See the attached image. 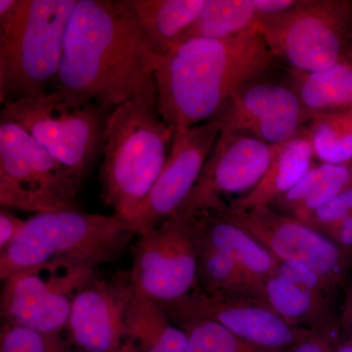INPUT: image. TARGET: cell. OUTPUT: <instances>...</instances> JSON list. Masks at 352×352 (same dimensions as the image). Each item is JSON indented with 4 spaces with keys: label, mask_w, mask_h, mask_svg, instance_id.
<instances>
[{
    "label": "cell",
    "mask_w": 352,
    "mask_h": 352,
    "mask_svg": "<svg viewBox=\"0 0 352 352\" xmlns=\"http://www.w3.org/2000/svg\"><path fill=\"white\" fill-rule=\"evenodd\" d=\"M156 61L124 0H78L51 88L115 109L157 95Z\"/></svg>",
    "instance_id": "obj_1"
},
{
    "label": "cell",
    "mask_w": 352,
    "mask_h": 352,
    "mask_svg": "<svg viewBox=\"0 0 352 352\" xmlns=\"http://www.w3.org/2000/svg\"><path fill=\"white\" fill-rule=\"evenodd\" d=\"M275 60L258 29L230 38L178 44L157 58L160 115L173 134L207 122L240 88L267 76Z\"/></svg>",
    "instance_id": "obj_2"
},
{
    "label": "cell",
    "mask_w": 352,
    "mask_h": 352,
    "mask_svg": "<svg viewBox=\"0 0 352 352\" xmlns=\"http://www.w3.org/2000/svg\"><path fill=\"white\" fill-rule=\"evenodd\" d=\"M173 138L160 115L157 95L122 104L109 118L101 199L129 227L163 170Z\"/></svg>",
    "instance_id": "obj_3"
},
{
    "label": "cell",
    "mask_w": 352,
    "mask_h": 352,
    "mask_svg": "<svg viewBox=\"0 0 352 352\" xmlns=\"http://www.w3.org/2000/svg\"><path fill=\"white\" fill-rule=\"evenodd\" d=\"M78 0H18L0 18V103L43 94L56 80Z\"/></svg>",
    "instance_id": "obj_4"
},
{
    "label": "cell",
    "mask_w": 352,
    "mask_h": 352,
    "mask_svg": "<svg viewBox=\"0 0 352 352\" xmlns=\"http://www.w3.org/2000/svg\"><path fill=\"white\" fill-rule=\"evenodd\" d=\"M134 235L115 214L78 210L38 214L25 220L19 237L0 252V279L52 261L96 270L119 258Z\"/></svg>",
    "instance_id": "obj_5"
},
{
    "label": "cell",
    "mask_w": 352,
    "mask_h": 352,
    "mask_svg": "<svg viewBox=\"0 0 352 352\" xmlns=\"http://www.w3.org/2000/svg\"><path fill=\"white\" fill-rule=\"evenodd\" d=\"M113 110L50 88L2 106L0 118L19 124L83 184L103 155Z\"/></svg>",
    "instance_id": "obj_6"
},
{
    "label": "cell",
    "mask_w": 352,
    "mask_h": 352,
    "mask_svg": "<svg viewBox=\"0 0 352 352\" xmlns=\"http://www.w3.org/2000/svg\"><path fill=\"white\" fill-rule=\"evenodd\" d=\"M258 30L289 69L323 71L346 59L352 46V1L302 0L287 12L261 18Z\"/></svg>",
    "instance_id": "obj_7"
},
{
    "label": "cell",
    "mask_w": 352,
    "mask_h": 352,
    "mask_svg": "<svg viewBox=\"0 0 352 352\" xmlns=\"http://www.w3.org/2000/svg\"><path fill=\"white\" fill-rule=\"evenodd\" d=\"M82 183L13 120L0 118V205L34 214L78 210Z\"/></svg>",
    "instance_id": "obj_8"
},
{
    "label": "cell",
    "mask_w": 352,
    "mask_h": 352,
    "mask_svg": "<svg viewBox=\"0 0 352 352\" xmlns=\"http://www.w3.org/2000/svg\"><path fill=\"white\" fill-rule=\"evenodd\" d=\"M201 212L179 210L138 235L129 278L157 303L180 300L198 287Z\"/></svg>",
    "instance_id": "obj_9"
},
{
    "label": "cell",
    "mask_w": 352,
    "mask_h": 352,
    "mask_svg": "<svg viewBox=\"0 0 352 352\" xmlns=\"http://www.w3.org/2000/svg\"><path fill=\"white\" fill-rule=\"evenodd\" d=\"M96 278L94 268L62 261L17 271L2 281V322L38 332L61 333L76 294Z\"/></svg>",
    "instance_id": "obj_10"
},
{
    "label": "cell",
    "mask_w": 352,
    "mask_h": 352,
    "mask_svg": "<svg viewBox=\"0 0 352 352\" xmlns=\"http://www.w3.org/2000/svg\"><path fill=\"white\" fill-rule=\"evenodd\" d=\"M226 212L279 263L300 264L336 287L344 281L352 252L300 220L270 206L238 210L228 205Z\"/></svg>",
    "instance_id": "obj_11"
},
{
    "label": "cell",
    "mask_w": 352,
    "mask_h": 352,
    "mask_svg": "<svg viewBox=\"0 0 352 352\" xmlns=\"http://www.w3.org/2000/svg\"><path fill=\"white\" fill-rule=\"evenodd\" d=\"M171 322L206 319L256 346L288 351L315 332L285 321L267 305L254 298L215 295L194 289L170 303H159Z\"/></svg>",
    "instance_id": "obj_12"
},
{
    "label": "cell",
    "mask_w": 352,
    "mask_h": 352,
    "mask_svg": "<svg viewBox=\"0 0 352 352\" xmlns=\"http://www.w3.org/2000/svg\"><path fill=\"white\" fill-rule=\"evenodd\" d=\"M277 147L239 132L220 131L198 182L178 210H223L228 206L224 196L248 194L261 182Z\"/></svg>",
    "instance_id": "obj_13"
},
{
    "label": "cell",
    "mask_w": 352,
    "mask_h": 352,
    "mask_svg": "<svg viewBox=\"0 0 352 352\" xmlns=\"http://www.w3.org/2000/svg\"><path fill=\"white\" fill-rule=\"evenodd\" d=\"M221 131H235L268 145L288 142L310 119L295 90L267 76L248 83L217 113Z\"/></svg>",
    "instance_id": "obj_14"
},
{
    "label": "cell",
    "mask_w": 352,
    "mask_h": 352,
    "mask_svg": "<svg viewBox=\"0 0 352 352\" xmlns=\"http://www.w3.org/2000/svg\"><path fill=\"white\" fill-rule=\"evenodd\" d=\"M221 131L217 116L173 134L170 154L131 228L135 235L150 230L182 207L195 186Z\"/></svg>",
    "instance_id": "obj_15"
},
{
    "label": "cell",
    "mask_w": 352,
    "mask_h": 352,
    "mask_svg": "<svg viewBox=\"0 0 352 352\" xmlns=\"http://www.w3.org/2000/svg\"><path fill=\"white\" fill-rule=\"evenodd\" d=\"M132 294L129 273L90 282L76 294L66 331L76 352H120L129 340Z\"/></svg>",
    "instance_id": "obj_16"
},
{
    "label": "cell",
    "mask_w": 352,
    "mask_h": 352,
    "mask_svg": "<svg viewBox=\"0 0 352 352\" xmlns=\"http://www.w3.org/2000/svg\"><path fill=\"white\" fill-rule=\"evenodd\" d=\"M336 288L305 266L280 263L276 272L264 281L263 302L292 325L329 332Z\"/></svg>",
    "instance_id": "obj_17"
},
{
    "label": "cell",
    "mask_w": 352,
    "mask_h": 352,
    "mask_svg": "<svg viewBox=\"0 0 352 352\" xmlns=\"http://www.w3.org/2000/svg\"><path fill=\"white\" fill-rule=\"evenodd\" d=\"M157 58L182 43L206 0H124Z\"/></svg>",
    "instance_id": "obj_18"
},
{
    "label": "cell",
    "mask_w": 352,
    "mask_h": 352,
    "mask_svg": "<svg viewBox=\"0 0 352 352\" xmlns=\"http://www.w3.org/2000/svg\"><path fill=\"white\" fill-rule=\"evenodd\" d=\"M226 208L199 212L201 239L230 258L248 274L265 281L276 272L279 261L251 234L233 221L227 215Z\"/></svg>",
    "instance_id": "obj_19"
},
{
    "label": "cell",
    "mask_w": 352,
    "mask_h": 352,
    "mask_svg": "<svg viewBox=\"0 0 352 352\" xmlns=\"http://www.w3.org/2000/svg\"><path fill=\"white\" fill-rule=\"evenodd\" d=\"M311 143L305 131L278 145L270 168L252 191L228 204L238 210L272 206L300 182L314 161Z\"/></svg>",
    "instance_id": "obj_20"
},
{
    "label": "cell",
    "mask_w": 352,
    "mask_h": 352,
    "mask_svg": "<svg viewBox=\"0 0 352 352\" xmlns=\"http://www.w3.org/2000/svg\"><path fill=\"white\" fill-rule=\"evenodd\" d=\"M351 187L352 162L312 164L300 182L271 207L305 223L315 210Z\"/></svg>",
    "instance_id": "obj_21"
},
{
    "label": "cell",
    "mask_w": 352,
    "mask_h": 352,
    "mask_svg": "<svg viewBox=\"0 0 352 352\" xmlns=\"http://www.w3.org/2000/svg\"><path fill=\"white\" fill-rule=\"evenodd\" d=\"M129 340L138 352H189L188 338L159 303L132 285L127 315Z\"/></svg>",
    "instance_id": "obj_22"
},
{
    "label": "cell",
    "mask_w": 352,
    "mask_h": 352,
    "mask_svg": "<svg viewBox=\"0 0 352 352\" xmlns=\"http://www.w3.org/2000/svg\"><path fill=\"white\" fill-rule=\"evenodd\" d=\"M288 71L289 85L309 119L352 108V66L346 59L323 71Z\"/></svg>",
    "instance_id": "obj_23"
},
{
    "label": "cell",
    "mask_w": 352,
    "mask_h": 352,
    "mask_svg": "<svg viewBox=\"0 0 352 352\" xmlns=\"http://www.w3.org/2000/svg\"><path fill=\"white\" fill-rule=\"evenodd\" d=\"M263 283L208 245L200 235L197 289L215 295L243 296L263 302Z\"/></svg>",
    "instance_id": "obj_24"
},
{
    "label": "cell",
    "mask_w": 352,
    "mask_h": 352,
    "mask_svg": "<svg viewBox=\"0 0 352 352\" xmlns=\"http://www.w3.org/2000/svg\"><path fill=\"white\" fill-rule=\"evenodd\" d=\"M261 19L252 0H206L180 43L192 38H234L258 29Z\"/></svg>",
    "instance_id": "obj_25"
},
{
    "label": "cell",
    "mask_w": 352,
    "mask_h": 352,
    "mask_svg": "<svg viewBox=\"0 0 352 352\" xmlns=\"http://www.w3.org/2000/svg\"><path fill=\"white\" fill-rule=\"evenodd\" d=\"M303 131L316 161L333 164L352 162V108L315 116Z\"/></svg>",
    "instance_id": "obj_26"
},
{
    "label": "cell",
    "mask_w": 352,
    "mask_h": 352,
    "mask_svg": "<svg viewBox=\"0 0 352 352\" xmlns=\"http://www.w3.org/2000/svg\"><path fill=\"white\" fill-rule=\"evenodd\" d=\"M188 338L189 352H286L256 346L241 339L215 322L188 318L173 322Z\"/></svg>",
    "instance_id": "obj_27"
},
{
    "label": "cell",
    "mask_w": 352,
    "mask_h": 352,
    "mask_svg": "<svg viewBox=\"0 0 352 352\" xmlns=\"http://www.w3.org/2000/svg\"><path fill=\"white\" fill-rule=\"evenodd\" d=\"M0 352H76L61 333L38 332L2 322Z\"/></svg>",
    "instance_id": "obj_28"
},
{
    "label": "cell",
    "mask_w": 352,
    "mask_h": 352,
    "mask_svg": "<svg viewBox=\"0 0 352 352\" xmlns=\"http://www.w3.org/2000/svg\"><path fill=\"white\" fill-rule=\"evenodd\" d=\"M351 217H352V187L315 210L305 224L322 233L326 229Z\"/></svg>",
    "instance_id": "obj_29"
},
{
    "label": "cell",
    "mask_w": 352,
    "mask_h": 352,
    "mask_svg": "<svg viewBox=\"0 0 352 352\" xmlns=\"http://www.w3.org/2000/svg\"><path fill=\"white\" fill-rule=\"evenodd\" d=\"M25 223V220L14 215L9 208H1V210H0V252L4 251L19 237Z\"/></svg>",
    "instance_id": "obj_30"
},
{
    "label": "cell",
    "mask_w": 352,
    "mask_h": 352,
    "mask_svg": "<svg viewBox=\"0 0 352 352\" xmlns=\"http://www.w3.org/2000/svg\"><path fill=\"white\" fill-rule=\"evenodd\" d=\"M336 347L328 332L315 331L286 352H336Z\"/></svg>",
    "instance_id": "obj_31"
},
{
    "label": "cell",
    "mask_w": 352,
    "mask_h": 352,
    "mask_svg": "<svg viewBox=\"0 0 352 352\" xmlns=\"http://www.w3.org/2000/svg\"><path fill=\"white\" fill-rule=\"evenodd\" d=\"M322 234L342 249L352 252V217L326 229Z\"/></svg>",
    "instance_id": "obj_32"
},
{
    "label": "cell",
    "mask_w": 352,
    "mask_h": 352,
    "mask_svg": "<svg viewBox=\"0 0 352 352\" xmlns=\"http://www.w3.org/2000/svg\"><path fill=\"white\" fill-rule=\"evenodd\" d=\"M261 18L287 12L298 6L302 0H252Z\"/></svg>",
    "instance_id": "obj_33"
},
{
    "label": "cell",
    "mask_w": 352,
    "mask_h": 352,
    "mask_svg": "<svg viewBox=\"0 0 352 352\" xmlns=\"http://www.w3.org/2000/svg\"><path fill=\"white\" fill-rule=\"evenodd\" d=\"M344 328V340L337 344L336 352H352V326L346 321L342 320Z\"/></svg>",
    "instance_id": "obj_34"
},
{
    "label": "cell",
    "mask_w": 352,
    "mask_h": 352,
    "mask_svg": "<svg viewBox=\"0 0 352 352\" xmlns=\"http://www.w3.org/2000/svg\"><path fill=\"white\" fill-rule=\"evenodd\" d=\"M17 3L18 0H0V18L12 12Z\"/></svg>",
    "instance_id": "obj_35"
},
{
    "label": "cell",
    "mask_w": 352,
    "mask_h": 352,
    "mask_svg": "<svg viewBox=\"0 0 352 352\" xmlns=\"http://www.w3.org/2000/svg\"><path fill=\"white\" fill-rule=\"evenodd\" d=\"M120 352H138V349H136L135 346H134L133 342H131V340H127L126 346H124L122 351Z\"/></svg>",
    "instance_id": "obj_36"
},
{
    "label": "cell",
    "mask_w": 352,
    "mask_h": 352,
    "mask_svg": "<svg viewBox=\"0 0 352 352\" xmlns=\"http://www.w3.org/2000/svg\"><path fill=\"white\" fill-rule=\"evenodd\" d=\"M346 59L347 60V62H349V63L352 66V46L351 48H349V50L347 51Z\"/></svg>",
    "instance_id": "obj_37"
}]
</instances>
